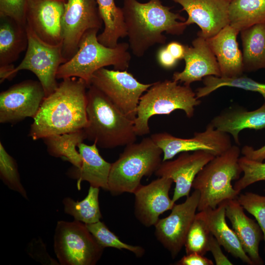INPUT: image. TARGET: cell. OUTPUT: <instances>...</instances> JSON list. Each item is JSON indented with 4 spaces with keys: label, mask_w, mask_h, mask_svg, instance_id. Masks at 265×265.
Wrapping results in <instances>:
<instances>
[{
    "label": "cell",
    "mask_w": 265,
    "mask_h": 265,
    "mask_svg": "<svg viewBox=\"0 0 265 265\" xmlns=\"http://www.w3.org/2000/svg\"><path fill=\"white\" fill-rule=\"evenodd\" d=\"M88 87L81 79H63L56 89L44 98L33 118L28 136L36 140L83 129L87 123Z\"/></svg>",
    "instance_id": "obj_1"
},
{
    "label": "cell",
    "mask_w": 265,
    "mask_h": 265,
    "mask_svg": "<svg viewBox=\"0 0 265 265\" xmlns=\"http://www.w3.org/2000/svg\"><path fill=\"white\" fill-rule=\"evenodd\" d=\"M121 8L130 49L138 57L143 56L154 45L165 44L164 32L180 35L187 26L183 17L172 12L160 0H149L145 3L123 0Z\"/></svg>",
    "instance_id": "obj_2"
},
{
    "label": "cell",
    "mask_w": 265,
    "mask_h": 265,
    "mask_svg": "<svg viewBox=\"0 0 265 265\" xmlns=\"http://www.w3.org/2000/svg\"><path fill=\"white\" fill-rule=\"evenodd\" d=\"M86 139L103 149L135 142L134 121L127 117L102 92L90 85L87 91Z\"/></svg>",
    "instance_id": "obj_3"
},
{
    "label": "cell",
    "mask_w": 265,
    "mask_h": 265,
    "mask_svg": "<svg viewBox=\"0 0 265 265\" xmlns=\"http://www.w3.org/2000/svg\"><path fill=\"white\" fill-rule=\"evenodd\" d=\"M98 31L92 29L85 33L77 52L59 67L57 79L76 77L89 86L93 75L102 68L113 66L115 70H127L131 59L129 43H118L113 48L106 46L98 41Z\"/></svg>",
    "instance_id": "obj_4"
},
{
    "label": "cell",
    "mask_w": 265,
    "mask_h": 265,
    "mask_svg": "<svg viewBox=\"0 0 265 265\" xmlns=\"http://www.w3.org/2000/svg\"><path fill=\"white\" fill-rule=\"evenodd\" d=\"M241 150L232 145L207 163L194 179L192 188L200 192L197 210L215 209L222 203L237 199L240 192L232 185L242 172L238 160Z\"/></svg>",
    "instance_id": "obj_5"
},
{
    "label": "cell",
    "mask_w": 265,
    "mask_h": 265,
    "mask_svg": "<svg viewBox=\"0 0 265 265\" xmlns=\"http://www.w3.org/2000/svg\"><path fill=\"white\" fill-rule=\"evenodd\" d=\"M162 154L151 137L125 146L118 159L111 163L107 190L114 196L133 194L143 177L155 173L162 161Z\"/></svg>",
    "instance_id": "obj_6"
},
{
    "label": "cell",
    "mask_w": 265,
    "mask_h": 265,
    "mask_svg": "<svg viewBox=\"0 0 265 265\" xmlns=\"http://www.w3.org/2000/svg\"><path fill=\"white\" fill-rule=\"evenodd\" d=\"M200 103L190 85H180L173 80L154 82L140 99L134 121L135 133L137 136L149 133V120L154 115H168L179 109L191 118L195 107Z\"/></svg>",
    "instance_id": "obj_7"
},
{
    "label": "cell",
    "mask_w": 265,
    "mask_h": 265,
    "mask_svg": "<svg viewBox=\"0 0 265 265\" xmlns=\"http://www.w3.org/2000/svg\"><path fill=\"white\" fill-rule=\"evenodd\" d=\"M56 256L62 265H94L104 250L85 223L58 221L54 235Z\"/></svg>",
    "instance_id": "obj_8"
},
{
    "label": "cell",
    "mask_w": 265,
    "mask_h": 265,
    "mask_svg": "<svg viewBox=\"0 0 265 265\" xmlns=\"http://www.w3.org/2000/svg\"><path fill=\"white\" fill-rule=\"evenodd\" d=\"M152 83H142L127 70L102 68L93 75L90 85L102 92L127 117L134 121L140 99Z\"/></svg>",
    "instance_id": "obj_9"
},
{
    "label": "cell",
    "mask_w": 265,
    "mask_h": 265,
    "mask_svg": "<svg viewBox=\"0 0 265 265\" xmlns=\"http://www.w3.org/2000/svg\"><path fill=\"white\" fill-rule=\"evenodd\" d=\"M28 45L24 58L13 70L16 75L21 70L32 72L38 79L46 97L57 87L56 74L60 66L66 62L62 44L53 45L39 38L26 24Z\"/></svg>",
    "instance_id": "obj_10"
},
{
    "label": "cell",
    "mask_w": 265,
    "mask_h": 265,
    "mask_svg": "<svg viewBox=\"0 0 265 265\" xmlns=\"http://www.w3.org/2000/svg\"><path fill=\"white\" fill-rule=\"evenodd\" d=\"M103 24L96 0H66L62 19V49L66 61L77 52L85 33Z\"/></svg>",
    "instance_id": "obj_11"
},
{
    "label": "cell",
    "mask_w": 265,
    "mask_h": 265,
    "mask_svg": "<svg viewBox=\"0 0 265 265\" xmlns=\"http://www.w3.org/2000/svg\"><path fill=\"white\" fill-rule=\"evenodd\" d=\"M150 137L161 150L162 161L171 159L181 153L197 151H206L215 157L232 145L229 134L217 130L210 123L204 131L195 132L191 138L178 137L166 132L155 133Z\"/></svg>",
    "instance_id": "obj_12"
},
{
    "label": "cell",
    "mask_w": 265,
    "mask_h": 265,
    "mask_svg": "<svg viewBox=\"0 0 265 265\" xmlns=\"http://www.w3.org/2000/svg\"><path fill=\"white\" fill-rule=\"evenodd\" d=\"M200 192L194 189L186 201L175 204L167 217L159 219L155 225L157 240L175 258L185 245L188 231L196 214Z\"/></svg>",
    "instance_id": "obj_13"
},
{
    "label": "cell",
    "mask_w": 265,
    "mask_h": 265,
    "mask_svg": "<svg viewBox=\"0 0 265 265\" xmlns=\"http://www.w3.org/2000/svg\"><path fill=\"white\" fill-rule=\"evenodd\" d=\"M46 97L39 81L28 80L0 93V123L16 124L34 118Z\"/></svg>",
    "instance_id": "obj_14"
},
{
    "label": "cell",
    "mask_w": 265,
    "mask_h": 265,
    "mask_svg": "<svg viewBox=\"0 0 265 265\" xmlns=\"http://www.w3.org/2000/svg\"><path fill=\"white\" fill-rule=\"evenodd\" d=\"M214 157L203 151L181 153L175 159L162 161L155 174L169 178L175 183L172 198L175 203L184 196H189L196 176Z\"/></svg>",
    "instance_id": "obj_15"
},
{
    "label": "cell",
    "mask_w": 265,
    "mask_h": 265,
    "mask_svg": "<svg viewBox=\"0 0 265 265\" xmlns=\"http://www.w3.org/2000/svg\"><path fill=\"white\" fill-rule=\"evenodd\" d=\"M173 181L168 178L158 177L146 185H141L134 192V213L144 226H155L160 214L171 210L175 204L169 193Z\"/></svg>",
    "instance_id": "obj_16"
},
{
    "label": "cell",
    "mask_w": 265,
    "mask_h": 265,
    "mask_svg": "<svg viewBox=\"0 0 265 265\" xmlns=\"http://www.w3.org/2000/svg\"><path fill=\"white\" fill-rule=\"evenodd\" d=\"M65 0H27L26 19L35 34L53 45L62 44Z\"/></svg>",
    "instance_id": "obj_17"
},
{
    "label": "cell",
    "mask_w": 265,
    "mask_h": 265,
    "mask_svg": "<svg viewBox=\"0 0 265 265\" xmlns=\"http://www.w3.org/2000/svg\"><path fill=\"white\" fill-rule=\"evenodd\" d=\"M181 5L188 15L187 26L196 24L200 28L198 36L213 37L229 25L230 2L225 0H172Z\"/></svg>",
    "instance_id": "obj_18"
},
{
    "label": "cell",
    "mask_w": 265,
    "mask_h": 265,
    "mask_svg": "<svg viewBox=\"0 0 265 265\" xmlns=\"http://www.w3.org/2000/svg\"><path fill=\"white\" fill-rule=\"evenodd\" d=\"M185 67L182 72H176L172 80L190 85L208 76L221 77V74L216 57L207 39L198 36L192 46H185L184 58Z\"/></svg>",
    "instance_id": "obj_19"
},
{
    "label": "cell",
    "mask_w": 265,
    "mask_h": 265,
    "mask_svg": "<svg viewBox=\"0 0 265 265\" xmlns=\"http://www.w3.org/2000/svg\"><path fill=\"white\" fill-rule=\"evenodd\" d=\"M226 216L238 237L245 252L254 265L264 264L259 254V245L264 240L262 230L254 220L248 217L237 199L226 201Z\"/></svg>",
    "instance_id": "obj_20"
},
{
    "label": "cell",
    "mask_w": 265,
    "mask_h": 265,
    "mask_svg": "<svg viewBox=\"0 0 265 265\" xmlns=\"http://www.w3.org/2000/svg\"><path fill=\"white\" fill-rule=\"evenodd\" d=\"M82 159L79 168L73 166L67 172L70 178L77 180L79 189L82 181L90 186L108 190V182L111 163L105 160L99 154L95 143L87 145L83 142L78 145Z\"/></svg>",
    "instance_id": "obj_21"
},
{
    "label": "cell",
    "mask_w": 265,
    "mask_h": 265,
    "mask_svg": "<svg viewBox=\"0 0 265 265\" xmlns=\"http://www.w3.org/2000/svg\"><path fill=\"white\" fill-rule=\"evenodd\" d=\"M239 32L229 24L213 37L206 39L217 59L221 77L239 76L244 72L242 53L237 40Z\"/></svg>",
    "instance_id": "obj_22"
},
{
    "label": "cell",
    "mask_w": 265,
    "mask_h": 265,
    "mask_svg": "<svg viewBox=\"0 0 265 265\" xmlns=\"http://www.w3.org/2000/svg\"><path fill=\"white\" fill-rule=\"evenodd\" d=\"M210 123L217 130L232 135L236 145H239L241 131L265 128V105L253 111L240 107L229 108L213 117Z\"/></svg>",
    "instance_id": "obj_23"
},
{
    "label": "cell",
    "mask_w": 265,
    "mask_h": 265,
    "mask_svg": "<svg viewBox=\"0 0 265 265\" xmlns=\"http://www.w3.org/2000/svg\"><path fill=\"white\" fill-rule=\"evenodd\" d=\"M204 211L210 231L219 244L233 257L247 265H254L244 251L236 234L226 223L225 202L215 209H209Z\"/></svg>",
    "instance_id": "obj_24"
},
{
    "label": "cell",
    "mask_w": 265,
    "mask_h": 265,
    "mask_svg": "<svg viewBox=\"0 0 265 265\" xmlns=\"http://www.w3.org/2000/svg\"><path fill=\"white\" fill-rule=\"evenodd\" d=\"M27 45L26 25L9 17H0V65L13 64Z\"/></svg>",
    "instance_id": "obj_25"
},
{
    "label": "cell",
    "mask_w": 265,
    "mask_h": 265,
    "mask_svg": "<svg viewBox=\"0 0 265 265\" xmlns=\"http://www.w3.org/2000/svg\"><path fill=\"white\" fill-rule=\"evenodd\" d=\"M244 71L265 69V22L240 31Z\"/></svg>",
    "instance_id": "obj_26"
},
{
    "label": "cell",
    "mask_w": 265,
    "mask_h": 265,
    "mask_svg": "<svg viewBox=\"0 0 265 265\" xmlns=\"http://www.w3.org/2000/svg\"><path fill=\"white\" fill-rule=\"evenodd\" d=\"M104 25L102 32L98 35V41L108 47L117 46L120 38L127 36L122 8L117 6L114 0H96Z\"/></svg>",
    "instance_id": "obj_27"
},
{
    "label": "cell",
    "mask_w": 265,
    "mask_h": 265,
    "mask_svg": "<svg viewBox=\"0 0 265 265\" xmlns=\"http://www.w3.org/2000/svg\"><path fill=\"white\" fill-rule=\"evenodd\" d=\"M86 139L82 129L69 133L50 135L42 139L50 155L60 158L70 162L73 166L79 168L81 164L82 159L76 148Z\"/></svg>",
    "instance_id": "obj_28"
},
{
    "label": "cell",
    "mask_w": 265,
    "mask_h": 265,
    "mask_svg": "<svg viewBox=\"0 0 265 265\" xmlns=\"http://www.w3.org/2000/svg\"><path fill=\"white\" fill-rule=\"evenodd\" d=\"M229 25L239 32L265 22V0H233L228 9Z\"/></svg>",
    "instance_id": "obj_29"
},
{
    "label": "cell",
    "mask_w": 265,
    "mask_h": 265,
    "mask_svg": "<svg viewBox=\"0 0 265 265\" xmlns=\"http://www.w3.org/2000/svg\"><path fill=\"white\" fill-rule=\"evenodd\" d=\"M99 190L100 188L90 186L87 195L80 201L65 197L62 201L64 212L85 224L100 221L102 214L99 203Z\"/></svg>",
    "instance_id": "obj_30"
},
{
    "label": "cell",
    "mask_w": 265,
    "mask_h": 265,
    "mask_svg": "<svg viewBox=\"0 0 265 265\" xmlns=\"http://www.w3.org/2000/svg\"><path fill=\"white\" fill-rule=\"evenodd\" d=\"M203 82L204 86L197 88L195 92L196 97L199 99L221 87L229 86L258 92L263 96L265 102V84L247 77L241 75L228 78L208 76L203 78Z\"/></svg>",
    "instance_id": "obj_31"
},
{
    "label": "cell",
    "mask_w": 265,
    "mask_h": 265,
    "mask_svg": "<svg viewBox=\"0 0 265 265\" xmlns=\"http://www.w3.org/2000/svg\"><path fill=\"white\" fill-rule=\"evenodd\" d=\"M212 235L204 211H199L196 214L186 237L184 245L186 254L197 253L205 255L209 251Z\"/></svg>",
    "instance_id": "obj_32"
},
{
    "label": "cell",
    "mask_w": 265,
    "mask_h": 265,
    "mask_svg": "<svg viewBox=\"0 0 265 265\" xmlns=\"http://www.w3.org/2000/svg\"><path fill=\"white\" fill-rule=\"evenodd\" d=\"M86 225L98 243L104 248L112 247L119 250H127L137 257H142L145 253V249L142 247L128 244L122 241L101 221Z\"/></svg>",
    "instance_id": "obj_33"
},
{
    "label": "cell",
    "mask_w": 265,
    "mask_h": 265,
    "mask_svg": "<svg viewBox=\"0 0 265 265\" xmlns=\"http://www.w3.org/2000/svg\"><path fill=\"white\" fill-rule=\"evenodd\" d=\"M0 177L8 188L27 199L26 192L20 178L18 165L15 159L5 150L0 141Z\"/></svg>",
    "instance_id": "obj_34"
},
{
    "label": "cell",
    "mask_w": 265,
    "mask_h": 265,
    "mask_svg": "<svg viewBox=\"0 0 265 265\" xmlns=\"http://www.w3.org/2000/svg\"><path fill=\"white\" fill-rule=\"evenodd\" d=\"M239 165L243 175L235 183L233 187L238 192L257 182L265 181V163L248 159L245 156L240 157Z\"/></svg>",
    "instance_id": "obj_35"
},
{
    "label": "cell",
    "mask_w": 265,
    "mask_h": 265,
    "mask_svg": "<svg viewBox=\"0 0 265 265\" xmlns=\"http://www.w3.org/2000/svg\"><path fill=\"white\" fill-rule=\"evenodd\" d=\"M237 200L244 209L255 217L260 225L264 235L265 252V196L246 192L239 193Z\"/></svg>",
    "instance_id": "obj_36"
},
{
    "label": "cell",
    "mask_w": 265,
    "mask_h": 265,
    "mask_svg": "<svg viewBox=\"0 0 265 265\" xmlns=\"http://www.w3.org/2000/svg\"><path fill=\"white\" fill-rule=\"evenodd\" d=\"M27 2V0H0V17H9L26 25Z\"/></svg>",
    "instance_id": "obj_37"
},
{
    "label": "cell",
    "mask_w": 265,
    "mask_h": 265,
    "mask_svg": "<svg viewBox=\"0 0 265 265\" xmlns=\"http://www.w3.org/2000/svg\"><path fill=\"white\" fill-rule=\"evenodd\" d=\"M220 245L216 238L212 235L209 242V251H210L215 262L216 265H232L233 264L222 252Z\"/></svg>",
    "instance_id": "obj_38"
},
{
    "label": "cell",
    "mask_w": 265,
    "mask_h": 265,
    "mask_svg": "<svg viewBox=\"0 0 265 265\" xmlns=\"http://www.w3.org/2000/svg\"><path fill=\"white\" fill-rule=\"evenodd\" d=\"M37 251H39V254L36 259L37 261L47 264V262L44 259L45 258L48 260L51 265H58L57 264V263L55 261L53 260L47 254L45 245L42 241L40 240L38 241L33 240L32 242L29 244L28 254L30 256L32 254L37 253Z\"/></svg>",
    "instance_id": "obj_39"
},
{
    "label": "cell",
    "mask_w": 265,
    "mask_h": 265,
    "mask_svg": "<svg viewBox=\"0 0 265 265\" xmlns=\"http://www.w3.org/2000/svg\"><path fill=\"white\" fill-rule=\"evenodd\" d=\"M210 259L197 253L186 254L176 263L178 265H213Z\"/></svg>",
    "instance_id": "obj_40"
},
{
    "label": "cell",
    "mask_w": 265,
    "mask_h": 265,
    "mask_svg": "<svg viewBox=\"0 0 265 265\" xmlns=\"http://www.w3.org/2000/svg\"><path fill=\"white\" fill-rule=\"evenodd\" d=\"M157 59L159 64L162 67L167 69L173 68L178 61L170 53L166 47H162L159 50Z\"/></svg>",
    "instance_id": "obj_41"
},
{
    "label": "cell",
    "mask_w": 265,
    "mask_h": 265,
    "mask_svg": "<svg viewBox=\"0 0 265 265\" xmlns=\"http://www.w3.org/2000/svg\"><path fill=\"white\" fill-rule=\"evenodd\" d=\"M241 153L248 159L263 162L265 160V145L258 149L245 145L241 149Z\"/></svg>",
    "instance_id": "obj_42"
},
{
    "label": "cell",
    "mask_w": 265,
    "mask_h": 265,
    "mask_svg": "<svg viewBox=\"0 0 265 265\" xmlns=\"http://www.w3.org/2000/svg\"><path fill=\"white\" fill-rule=\"evenodd\" d=\"M166 47L172 56L177 60L184 58L185 46L179 42L173 41L168 43Z\"/></svg>",
    "instance_id": "obj_43"
},
{
    "label": "cell",
    "mask_w": 265,
    "mask_h": 265,
    "mask_svg": "<svg viewBox=\"0 0 265 265\" xmlns=\"http://www.w3.org/2000/svg\"><path fill=\"white\" fill-rule=\"evenodd\" d=\"M15 67L13 64L0 65V82L1 83L5 80H10L16 75L13 73Z\"/></svg>",
    "instance_id": "obj_44"
},
{
    "label": "cell",
    "mask_w": 265,
    "mask_h": 265,
    "mask_svg": "<svg viewBox=\"0 0 265 265\" xmlns=\"http://www.w3.org/2000/svg\"><path fill=\"white\" fill-rule=\"evenodd\" d=\"M229 2H230L231 1H232L233 0H225Z\"/></svg>",
    "instance_id": "obj_45"
},
{
    "label": "cell",
    "mask_w": 265,
    "mask_h": 265,
    "mask_svg": "<svg viewBox=\"0 0 265 265\" xmlns=\"http://www.w3.org/2000/svg\"><path fill=\"white\" fill-rule=\"evenodd\" d=\"M65 0L66 1V0Z\"/></svg>",
    "instance_id": "obj_46"
}]
</instances>
